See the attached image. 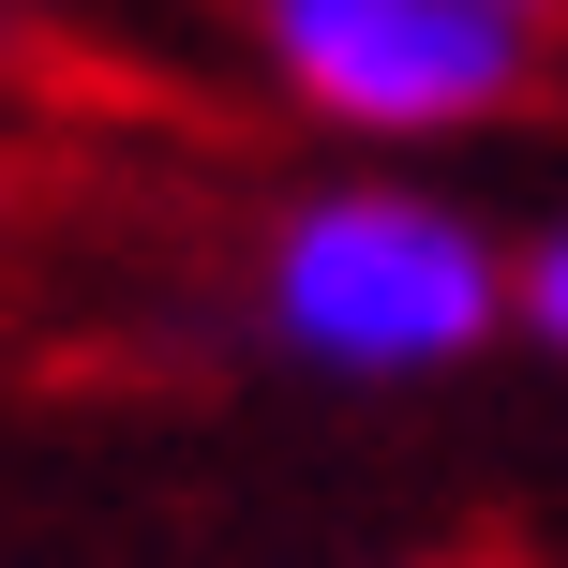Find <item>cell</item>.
<instances>
[{
  "label": "cell",
  "mask_w": 568,
  "mask_h": 568,
  "mask_svg": "<svg viewBox=\"0 0 568 568\" xmlns=\"http://www.w3.org/2000/svg\"><path fill=\"white\" fill-rule=\"evenodd\" d=\"M255 300L284 329V359L314 374H449L494 344V314H509V255H494L464 210L404 195V180H329V195H300L270 225L255 255Z\"/></svg>",
  "instance_id": "1"
},
{
  "label": "cell",
  "mask_w": 568,
  "mask_h": 568,
  "mask_svg": "<svg viewBox=\"0 0 568 568\" xmlns=\"http://www.w3.org/2000/svg\"><path fill=\"white\" fill-rule=\"evenodd\" d=\"M255 60L329 135H494L568 75V0H255Z\"/></svg>",
  "instance_id": "2"
},
{
  "label": "cell",
  "mask_w": 568,
  "mask_h": 568,
  "mask_svg": "<svg viewBox=\"0 0 568 568\" xmlns=\"http://www.w3.org/2000/svg\"><path fill=\"white\" fill-rule=\"evenodd\" d=\"M509 329H539L554 359H568V225H539V240L509 255Z\"/></svg>",
  "instance_id": "3"
}]
</instances>
